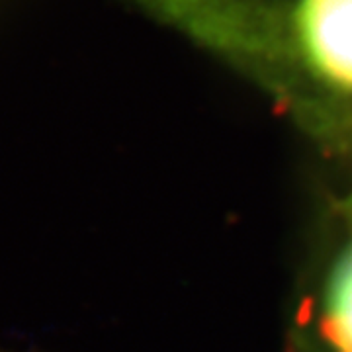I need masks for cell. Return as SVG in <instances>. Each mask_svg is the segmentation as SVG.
I'll use <instances>...</instances> for the list:
<instances>
[{"mask_svg": "<svg viewBox=\"0 0 352 352\" xmlns=\"http://www.w3.org/2000/svg\"><path fill=\"white\" fill-rule=\"evenodd\" d=\"M296 34L315 73L352 90V0H300Z\"/></svg>", "mask_w": 352, "mask_h": 352, "instance_id": "cell-1", "label": "cell"}, {"mask_svg": "<svg viewBox=\"0 0 352 352\" xmlns=\"http://www.w3.org/2000/svg\"><path fill=\"white\" fill-rule=\"evenodd\" d=\"M329 333L340 352H352V247L339 258L327 288Z\"/></svg>", "mask_w": 352, "mask_h": 352, "instance_id": "cell-2", "label": "cell"}, {"mask_svg": "<svg viewBox=\"0 0 352 352\" xmlns=\"http://www.w3.org/2000/svg\"><path fill=\"white\" fill-rule=\"evenodd\" d=\"M0 352H2V351H0Z\"/></svg>", "mask_w": 352, "mask_h": 352, "instance_id": "cell-3", "label": "cell"}]
</instances>
